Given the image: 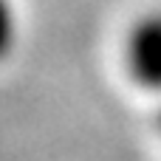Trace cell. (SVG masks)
<instances>
[{"label": "cell", "mask_w": 161, "mask_h": 161, "mask_svg": "<svg viewBox=\"0 0 161 161\" xmlns=\"http://www.w3.org/2000/svg\"><path fill=\"white\" fill-rule=\"evenodd\" d=\"M122 59L139 88L161 93V8L133 20L122 42Z\"/></svg>", "instance_id": "1"}, {"label": "cell", "mask_w": 161, "mask_h": 161, "mask_svg": "<svg viewBox=\"0 0 161 161\" xmlns=\"http://www.w3.org/2000/svg\"><path fill=\"white\" fill-rule=\"evenodd\" d=\"M20 37V23H17V8L11 0H0V62H6L14 54Z\"/></svg>", "instance_id": "2"}, {"label": "cell", "mask_w": 161, "mask_h": 161, "mask_svg": "<svg viewBox=\"0 0 161 161\" xmlns=\"http://www.w3.org/2000/svg\"><path fill=\"white\" fill-rule=\"evenodd\" d=\"M158 127H161V113H158Z\"/></svg>", "instance_id": "3"}]
</instances>
